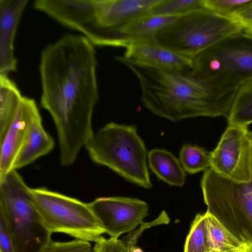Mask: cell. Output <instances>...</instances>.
<instances>
[{
	"label": "cell",
	"instance_id": "obj_30",
	"mask_svg": "<svg viewBox=\"0 0 252 252\" xmlns=\"http://www.w3.org/2000/svg\"><path fill=\"white\" fill-rule=\"evenodd\" d=\"M242 252H252V241L246 243L245 248Z\"/></svg>",
	"mask_w": 252,
	"mask_h": 252
},
{
	"label": "cell",
	"instance_id": "obj_13",
	"mask_svg": "<svg viewBox=\"0 0 252 252\" xmlns=\"http://www.w3.org/2000/svg\"><path fill=\"white\" fill-rule=\"evenodd\" d=\"M126 48L123 57L134 63L176 72L188 71L192 68L191 59L155 42L135 43Z\"/></svg>",
	"mask_w": 252,
	"mask_h": 252
},
{
	"label": "cell",
	"instance_id": "obj_16",
	"mask_svg": "<svg viewBox=\"0 0 252 252\" xmlns=\"http://www.w3.org/2000/svg\"><path fill=\"white\" fill-rule=\"evenodd\" d=\"M53 138L45 130L40 113L32 120L28 137L19 152L12 169L17 170L32 163L53 149Z\"/></svg>",
	"mask_w": 252,
	"mask_h": 252
},
{
	"label": "cell",
	"instance_id": "obj_1",
	"mask_svg": "<svg viewBox=\"0 0 252 252\" xmlns=\"http://www.w3.org/2000/svg\"><path fill=\"white\" fill-rule=\"evenodd\" d=\"M97 66L94 45L83 35L65 34L41 52L40 104L56 126L63 166L74 163L94 133Z\"/></svg>",
	"mask_w": 252,
	"mask_h": 252
},
{
	"label": "cell",
	"instance_id": "obj_7",
	"mask_svg": "<svg viewBox=\"0 0 252 252\" xmlns=\"http://www.w3.org/2000/svg\"><path fill=\"white\" fill-rule=\"evenodd\" d=\"M0 212L6 219L15 252H39L51 237L39 220L31 188L17 170L0 180Z\"/></svg>",
	"mask_w": 252,
	"mask_h": 252
},
{
	"label": "cell",
	"instance_id": "obj_2",
	"mask_svg": "<svg viewBox=\"0 0 252 252\" xmlns=\"http://www.w3.org/2000/svg\"><path fill=\"white\" fill-rule=\"evenodd\" d=\"M116 60L137 76L141 100L153 114L173 122L197 117L227 119L238 88L216 85L193 74L134 63L123 57Z\"/></svg>",
	"mask_w": 252,
	"mask_h": 252
},
{
	"label": "cell",
	"instance_id": "obj_3",
	"mask_svg": "<svg viewBox=\"0 0 252 252\" xmlns=\"http://www.w3.org/2000/svg\"><path fill=\"white\" fill-rule=\"evenodd\" d=\"M161 0H56L52 18L83 34L94 45L114 46L118 30L148 14Z\"/></svg>",
	"mask_w": 252,
	"mask_h": 252
},
{
	"label": "cell",
	"instance_id": "obj_27",
	"mask_svg": "<svg viewBox=\"0 0 252 252\" xmlns=\"http://www.w3.org/2000/svg\"><path fill=\"white\" fill-rule=\"evenodd\" d=\"M170 219L165 211H163L158 217L155 220L149 222L141 223L140 227L134 231L130 232L126 236L122 239L130 249L136 248V243L138 238L142 234V232L148 228L161 224H168Z\"/></svg>",
	"mask_w": 252,
	"mask_h": 252
},
{
	"label": "cell",
	"instance_id": "obj_5",
	"mask_svg": "<svg viewBox=\"0 0 252 252\" xmlns=\"http://www.w3.org/2000/svg\"><path fill=\"white\" fill-rule=\"evenodd\" d=\"M235 19L205 8L182 15L154 36L156 44L192 59L223 38L240 31Z\"/></svg>",
	"mask_w": 252,
	"mask_h": 252
},
{
	"label": "cell",
	"instance_id": "obj_15",
	"mask_svg": "<svg viewBox=\"0 0 252 252\" xmlns=\"http://www.w3.org/2000/svg\"><path fill=\"white\" fill-rule=\"evenodd\" d=\"M180 16L146 14L139 17L118 30L116 46L126 48L135 43L155 42L154 35Z\"/></svg>",
	"mask_w": 252,
	"mask_h": 252
},
{
	"label": "cell",
	"instance_id": "obj_12",
	"mask_svg": "<svg viewBox=\"0 0 252 252\" xmlns=\"http://www.w3.org/2000/svg\"><path fill=\"white\" fill-rule=\"evenodd\" d=\"M39 113L34 99L23 96L17 113L4 137L0 140V180L12 169L34 116Z\"/></svg>",
	"mask_w": 252,
	"mask_h": 252
},
{
	"label": "cell",
	"instance_id": "obj_10",
	"mask_svg": "<svg viewBox=\"0 0 252 252\" xmlns=\"http://www.w3.org/2000/svg\"><path fill=\"white\" fill-rule=\"evenodd\" d=\"M201 187L207 211L216 217L245 218L252 226V183L235 182L210 167L204 170Z\"/></svg>",
	"mask_w": 252,
	"mask_h": 252
},
{
	"label": "cell",
	"instance_id": "obj_9",
	"mask_svg": "<svg viewBox=\"0 0 252 252\" xmlns=\"http://www.w3.org/2000/svg\"><path fill=\"white\" fill-rule=\"evenodd\" d=\"M235 182L252 183V135L248 126L228 125L211 152V166Z\"/></svg>",
	"mask_w": 252,
	"mask_h": 252
},
{
	"label": "cell",
	"instance_id": "obj_18",
	"mask_svg": "<svg viewBox=\"0 0 252 252\" xmlns=\"http://www.w3.org/2000/svg\"><path fill=\"white\" fill-rule=\"evenodd\" d=\"M148 164L157 176L171 186L182 187L186 174L180 162L170 152L154 149L148 154Z\"/></svg>",
	"mask_w": 252,
	"mask_h": 252
},
{
	"label": "cell",
	"instance_id": "obj_4",
	"mask_svg": "<svg viewBox=\"0 0 252 252\" xmlns=\"http://www.w3.org/2000/svg\"><path fill=\"white\" fill-rule=\"evenodd\" d=\"M85 147L94 163L139 186L152 188L147 149L134 126L108 123L94 133Z\"/></svg>",
	"mask_w": 252,
	"mask_h": 252
},
{
	"label": "cell",
	"instance_id": "obj_28",
	"mask_svg": "<svg viewBox=\"0 0 252 252\" xmlns=\"http://www.w3.org/2000/svg\"><path fill=\"white\" fill-rule=\"evenodd\" d=\"M0 252H15L13 238L4 215L0 212Z\"/></svg>",
	"mask_w": 252,
	"mask_h": 252
},
{
	"label": "cell",
	"instance_id": "obj_24",
	"mask_svg": "<svg viewBox=\"0 0 252 252\" xmlns=\"http://www.w3.org/2000/svg\"><path fill=\"white\" fill-rule=\"evenodd\" d=\"M252 0H203V7L221 16L235 19Z\"/></svg>",
	"mask_w": 252,
	"mask_h": 252
},
{
	"label": "cell",
	"instance_id": "obj_14",
	"mask_svg": "<svg viewBox=\"0 0 252 252\" xmlns=\"http://www.w3.org/2000/svg\"><path fill=\"white\" fill-rule=\"evenodd\" d=\"M28 0H0V74L16 71L14 41L22 14Z\"/></svg>",
	"mask_w": 252,
	"mask_h": 252
},
{
	"label": "cell",
	"instance_id": "obj_6",
	"mask_svg": "<svg viewBox=\"0 0 252 252\" xmlns=\"http://www.w3.org/2000/svg\"><path fill=\"white\" fill-rule=\"evenodd\" d=\"M191 60L194 75L219 86L238 88L252 78V34L233 33Z\"/></svg>",
	"mask_w": 252,
	"mask_h": 252
},
{
	"label": "cell",
	"instance_id": "obj_17",
	"mask_svg": "<svg viewBox=\"0 0 252 252\" xmlns=\"http://www.w3.org/2000/svg\"><path fill=\"white\" fill-rule=\"evenodd\" d=\"M206 252H242L246 243L208 211L204 214Z\"/></svg>",
	"mask_w": 252,
	"mask_h": 252
},
{
	"label": "cell",
	"instance_id": "obj_20",
	"mask_svg": "<svg viewBox=\"0 0 252 252\" xmlns=\"http://www.w3.org/2000/svg\"><path fill=\"white\" fill-rule=\"evenodd\" d=\"M226 119L228 125L248 126L252 123V78L238 88Z\"/></svg>",
	"mask_w": 252,
	"mask_h": 252
},
{
	"label": "cell",
	"instance_id": "obj_11",
	"mask_svg": "<svg viewBox=\"0 0 252 252\" xmlns=\"http://www.w3.org/2000/svg\"><path fill=\"white\" fill-rule=\"evenodd\" d=\"M105 233L118 238L141 224L148 215V205L137 198L101 197L88 203Z\"/></svg>",
	"mask_w": 252,
	"mask_h": 252
},
{
	"label": "cell",
	"instance_id": "obj_22",
	"mask_svg": "<svg viewBox=\"0 0 252 252\" xmlns=\"http://www.w3.org/2000/svg\"><path fill=\"white\" fill-rule=\"evenodd\" d=\"M201 8H204L203 0H161L148 14L181 15Z\"/></svg>",
	"mask_w": 252,
	"mask_h": 252
},
{
	"label": "cell",
	"instance_id": "obj_25",
	"mask_svg": "<svg viewBox=\"0 0 252 252\" xmlns=\"http://www.w3.org/2000/svg\"><path fill=\"white\" fill-rule=\"evenodd\" d=\"M39 252H94L90 242L75 239L69 242L54 241L51 237Z\"/></svg>",
	"mask_w": 252,
	"mask_h": 252
},
{
	"label": "cell",
	"instance_id": "obj_21",
	"mask_svg": "<svg viewBox=\"0 0 252 252\" xmlns=\"http://www.w3.org/2000/svg\"><path fill=\"white\" fill-rule=\"evenodd\" d=\"M179 157L184 171L191 174L211 166V152L196 145H184L180 150Z\"/></svg>",
	"mask_w": 252,
	"mask_h": 252
},
{
	"label": "cell",
	"instance_id": "obj_19",
	"mask_svg": "<svg viewBox=\"0 0 252 252\" xmlns=\"http://www.w3.org/2000/svg\"><path fill=\"white\" fill-rule=\"evenodd\" d=\"M23 97L8 75L0 74V140L11 125Z\"/></svg>",
	"mask_w": 252,
	"mask_h": 252
},
{
	"label": "cell",
	"instance_id": "obj_23",
	"mask_svg": "<svg viewBox=\"0 0 252 252\" xmlns=\"http://www.w3.org/2000/svg\"><path fill=\"white\" fill-rule=\"evenodd\" d=\"M184 252H206L204 214H196L193 220L186 239Z\"/></svg>",
	"mask_w": 252,
	"mask_h": 252
},
{
	"label": "cell",
	"instance_id": "obj_26",
	"mask_svg": "<svg viewBox=\"0 0 252 252\" xmlns=\"http://www.w3.org/2000/svg\"><path fill=\"white\" fill-rule=\"evenodd\" d=\"M94 252H143L140 249H130L122 239L101 236L94 247Z\"/></svg>",
	"mask_w": 252,
	"mask_h": 252
},
{
	"label": "cell",
	"instance_id": "obj_29",
	"mask_svg": "<svg viewBox=\"0 0 252 252\" xmlns=\"http://www.w3.org/2000/svg\"><path fill=\"white\" fill-rule=\"evenodd\" d=\"M235 20L243 31L252 34V1L238 13Z\"/></svg>",
	"mask_w": 252,
	"mask_h": 252
},
{
	"label": "cell",
	"instance_id": "obj_8",
	"mask_svg": "<svg viewBox=\"0 0 252 252\" xmlns=\"http://www.w3.org/2000/svg\"><path fill=\"white\" fill-rule=\"evenodd\" d=\"M31 192L39 220L50 234L95 242L105 233L88 203L43 187L31 188Z\"/></svg>",
	"mask_w": 252,
	"mask_h": 252
}]
</instances>
